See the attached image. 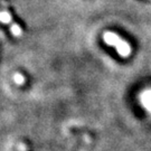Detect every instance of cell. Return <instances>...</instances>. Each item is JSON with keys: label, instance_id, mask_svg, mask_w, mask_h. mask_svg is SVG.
I'll use <instances>...</instances> for the list:
<instances>
[{"label": "cell", "instance_id": "7a4b0ae2", "mask_svg": "<svg viewBox=\"0 0 151 151\" xmlns=\"http://www.w3.org/2000/svg\"><path fill=\"white\" fill-rule=\"evenodd\" d=\"M140 102L142 104V106L151 113V90H147V91L141 93Z\"/></svg>", "mask_w": 151, "mask_h": 151}, {"label": "cell", "instance_id": "6da1fadb", "mask_svg": "<svg viewBox=\"0 0 151 151\" xmlns=\"http://www.w3.org/2000/svg\"><path fill=\"white\" fill-rule=\"evenodd\" d=\"M103 39L105 44L110 46H113L114 48L118 50L120 56L122 57H128L131 54V47L125 40H123L121 37H119L116 34L112 32H105L103 35Z\"/></svg>", "mask_w": 151, "mask_h": 151}, {"label": "cell", "instance_id": "277c9868", "mask_svg": "<svg viewBox=\"0 0 151 151\" xmlns=\"http://www.w3.org/2000/svg\"><path fill=\"white\" fill-rule=\"evenodd\" d=\"M0 18H1V22L4 24H9L11 22V16L9 12H7L6 10H4L0 15Z\"/></svg>", "mask_w": 151, "mask_h": 151}, {"label": "cell", "instance_id": "3957f363", "mask_svg": "<svg viewBox=\"0 0 151 151\" xmlns=\"http://www.w3.org/2000/svg\"><path fill=\"white\" fill-rule=\"evenodd\" d=\"M10 30L11 32H12V35L14 36H16V37H20L22 34V28H20V26L18 25V24H12L10 27Z\"/></svg>", "mask_w": 151, "mask_h": 151}, {"label": "cell", "instance_id": "5b68a950", "mask_svg": "<svg viewBox=\"0 0 151 151\" xmlns=\"http://www.w3.org/2000/svg\"><path fill=\"white\" fill-rule=\"evenodd\" d=\"M14 81H15V83L18 84V85H22V84L25 83V77H24L22 74L16 73V74L14 75Z\"/></svg>", "mask_w": 151, "mask_h": 151}]
</instances>
